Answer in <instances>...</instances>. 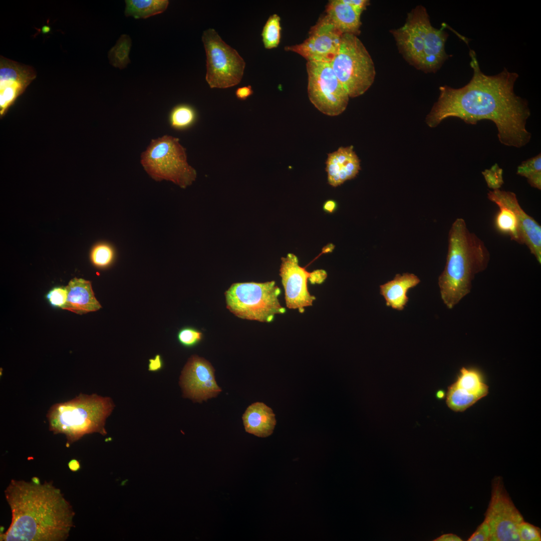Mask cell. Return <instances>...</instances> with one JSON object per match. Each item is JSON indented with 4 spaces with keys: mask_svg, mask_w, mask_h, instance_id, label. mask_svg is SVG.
I'll return each instance as SVG.
<instances>
[{
    "mask_svg": "<svg viewBox=\"0 0 541 541\" xmlns=\"http://www.w3.org/2000/svg\"><path fill=\"white\" fill-rule=\"evenodd\" d=\"M469 56L473 69L471 80L458 89L440 87L439 98L427 116L426 123L435 127L451 117L472 125L489 120L495 124L501 143L517 148L524 146L531 138L525 128L530 112L526 100L514 92L518 75L505 68L496 75H485L480 69L475 52L470 50Z\"/></svg>",
    "mask_w": 541,
    "mask_h": 541,
    "instance_id": "1",
    "label": "cell"
},
{
    "mask_svg": "<svg viewBox=\"0 0 541 541\" xmlns=\"http://www.w3.org/2000/svg\"><path fill=\"white\" fill-rule=\"evenodd\" d=\"M12 512L5 541H63L74 526L75 512L52 483L12 480L5 491Z\"/></svg>",
    "mask_w": 541,
    "mask_h": 541,
    "instance_id": "2",
    "label": "cell"
},
{
    "mask_svg": "<svg viewBox=\"0 0 541 541\" xmlns=\"http://www.w3.org/2000/svg\"><path fill=\"white\" fill-rule=\"evenodd\" d=\"M490 258L484 241L469 230L463 218L456 219L449 231L446 264L438 281L448 309L470 292L475 276L487 268Z\"/></svg>",
    "mask_w": 541,
    "mask_h": 541,
    "instance_id": "3",
    "label": "cell"
},
{
    "mask_svg": "<svg viewBox=\"0 0 541 541\" xmlns=\"http://www.w3.org/2000/svg\"><path fill=\"white\" fill-rule=\"evenodd\" d=\"M390 32L404 59L419 70L435 73L449 57L445 50L448 34L432 26L422 6L408 14L403 26Z\"/></svg>",
    "mask_w": 541,
    "mask_h": 541,
    "instance_id": "4",
    "label": "cell"
},
{
    "mask_svg": "<svg viewBox=\"0 0 541 541\" xmlns=\"http://www.w3.org/2000/svg\"><path fill=\"white\" fill-rule=\"evenodd\" d=\"M114 407L110 398L80 394L50 408L47 414L50 430L55 434L65 435L69 444L86 434L97 432L105 435L106 420Z\"/></svg>",
    "mask_w": 541,
    "mask_h": 541,
    "instance_id": "5",
    "label": "cell"
},
{
    "mask_svg": "<svg viewBox=\"0 0 541 541\" xmlns=\"http://www.w3.org/2000/svg\"><path fill=\"white\" fill-rule=\"evenodd\" d=\"M140 163L154 180L170 181L182 188L196 178V170L187 161L185 149L178 138L170 135L152 139L141 154Z\"/></svg>",
    "mask_w": 541,
    "mask_h": 541,
    "instance_id": "6",
    "label": "cell"
},
{
    "mask_svg": "<svg viewBox=\"0 0 541 541\" xmlns=\"http://www.w3.org/2000/svg\"><path fill=\"white\" fill-rule=\"evenodd\" d=\"M281 290L275 281L234 283L224 293L227 309L236 317L270 323L286 312L279 300Z\"/></svg>",
    "mask_w": 541,
    "mask_h": 541,
    "instance_id": "7",
    "label": "cell"
},
{
    "mask_svg": "<svg viewBox=\"0 0 541 541\" xmlns=\"http://www.w3.org/2000/svg\"><path fill=\"white\" fill-rule=\"evenodd\" d=\"M487 198L499 207L494 219L498 231L508 235L511 240L526 245L540 264L541 226L524 211L516 194L497 189L489 191Z\"/></svg>",
    "mask_w": 541,
    "mask_h": 541,
    "instance_id": "8",
    "label": "cell"
},
{
    "mask_svg": "<svg viewBox=\"0 0 541 541\" xmlns=\"http://www.w3.org/2000/svg\"><path fill=\"white\" fill-rule=\"evenodd\" d=\"M330 64L349 97L363 94L374 81L376 71L374 62L362 42L355 35H343L338 51Z\"/></svg>",
    "mask_w": 541,
    "mask_h": 541,
    "instance_id": "9",
    "label": "cell"
},
{
    "mask_svg": "<svg viewBox=\"0 0 541 541\" xmlns=\"http://www.w3.org/2000/svg\"><path fill=\"white\" fill-rule=\"evenodd\" d=\"M202 41L206 56L205 79L209 87L225 89L239 84L245 63L238 52L213 29L204 31Z\"/></svg>",
    "mask_w": 541,
    "mask_h": 541,
    "instance_id": "10",
    "label": "cell"
},
{
    "mask_svg": "<svg viewBox=\"0 0 541 541\" xmlns=\"http://www.w3.org/2000/svg\"><path fill=\"white\" fill-rule=\"evenodd\" d=\"M308 93L310 101L322 113L337 116L346 109L349 96L329 62H307Z\"/></svg>",
    "mask_w": 541,
    "mask_h": 541,
    "instance_id": "11",
    "label": "cell"
},
{
    "mask_svg": "<svg viewBox=\"0 0 541 541\" xmlns=\"http://www.w3.org/2000/svg\"><path fill=\"white\" fill-rule=\"evenodd\" d=\"M484 520L489 527L491 541H520L517 527L524 519L500 476H495L492 481L491 499Z\"/></svg>",
    "mask_w": 541,
    "mask_h": 541,
    "instance_id": "12",
    "label": "cell"
},
{
    "mask_svg": "<svg viewBox=\"0 0 541 541\" xmlns=\"http://www.w3.org/2000/svg\"><path fill=\"white\" fill-rule=\"evenodd\" d=\"M343 35L325 15L311 27L303 42L285 49L299 54L307 62L330 63L338 51Z\"/></svg>",
    "mask_w": 541,
    "mask_h": 541,
    "instance_id": "13",
    "label": "cell"
},
{
    "mask_svg": "<svg viewBox=\"0 0 541 541\" xmlns=\"http://www.w3.org/2000/svg\"><path fill=\"white\" fill-rule=\"evenodd\" d=\"M280 276L287 308L303 313L305 308L313 305L316 297L310 294L307 285L311 273L299 265L296 255L290 253L282 257Z\"/></svg>",
    "mask_w": 541,
    "mask_h": 541,
    "instance_id": "14",
    "label": "cell"
},
{
    "mask_svg": "<svg viewBox=\"0 0 541 541\" xmlns=\"http://www.w3.org/2000/svg\"><path fill=\"white\" fill-rule=\"evenodd\" d=\"M184 397L201 402L216 397L221 391L214 377V369L203 358L191 356L185 365L180 377Z\"/></svg>",
    "mask_w": 541,
    "mask_h": 541,
    "instance_id": "15",
    "label": "cell"
},
{
    "mask_svg": "<svg viewBox=\"0 0 541 541\" xmlns=\"http://www.w3.org/2000/svg\"><path fill=\"white\" fill-rule=\"evenodd\" d=\"M36 77L30 66L20 64L1 56L0 111L3 114L17 97Z\"/></svg>",
    "mask_w": 541,
    "mask_h": 541,
    "instance_id": "16",
    "label": "cell"
},
{
    "mask_svg": "<svg viewBox=\"0 0 541 541\" xmlns=\"http://www.w3.org/2000/svg\"><path fill=\"white\" fill-rule=\"evenodd\" d=\"M326 163L328 183L334 187L354 178L361 169L360 160L352 146L340 147L328 154Z\"/></svg>",
    "mask_w": 541,
    "mask_h": 541,
    "instance_id": "17",
    "label": "cell"
},
{
    "mask_svg": "<svg viewBox=\"0 0 541 541\" xmlns=\"http://www.w3.org/2000/svg\"><path fill=\"white\" fill-rule=\"evenodd\" d=\"M66 288L68 297L62 309L82 315L97 311L101 308L100 304L95 297L90 281L75 278L70 281Z\"/></svg>",
    "mask_w": 541,
    "mask_h": 541,
    "instance_id": "18",
    "label": "cell"
},
{
    "mask_svg": "<svg viewBox=\"0 0 541 541\" xmlns=\"http://www.w3.org/2000/svg\"><path fill=\"white\" fill-rule=\"evenodd\" d=\"M326 13L342 34L356 36L360 34L362 13L345 0L330 1L326 7Z\"/></svg>",
    "mask_w": 541,
    "mask_h": 541,
    "instance_id": "19",
    "label": "cell"
},
{
    "mask_svg": "<svg viewBox=\"0 0 541 541\" xmlns=\"http://www.w3.org/2000/svg\"><path fill=\"white\" fill-rule=\"evenodd\" d=\"M245 431L259 437H266L273 433L276 424L273 410L262 402L249 406L242 416Z\"/></svg>",
    "mask_w": 541,
    "mask_h": 541,
    "instance_id": "20",
    "label": "cell"
},
{
    "mask_svg": "<svg viewBox=\"0 0 541 541\" xmlns=\"http://www.w3.org/2000/svg\"><path fill=\"white\" fill-rule=\"evenodd\" d=\"M420 282L413 274H397L394 278L380 286V294L384 298L387 306L402 311L408 301V291Z\"/></svg>",
    "mask_w": 541,
    "mask_h": 541,
    "instance_id": "21",
    "label": "cell"
},
{
    "mask_svg": "<svg viewBox=\"0 0 541 541\" xmlns=\"http://www.w3.org/2000/svg\"><path fill=\"white\" fill-rule=\"evenodd\" d=\"M456 387L467 393L483 398L488 392V387L483 382V376L477 369L462 367L455 382Z\"/></svg>",
    "mask_w": 541,
    "mask_h": 541,
    "instance_id": "22",
    "label": "cell"
},
{
    "mask_svg": "<svg viewBox=\"0 0 541 541\" xmlns=\"http://www.w3.org/2000/svg\"><path fill=\"white\" fill-rule=\"evenodd\" d=\"M125 15L135 19H146L164 12L169 4L167 0H127Z\"/></svg>",
    "mask_w": 541,
    "mask_h": 541,
    "instance_id": "23",
    "label": "cell"
},
{
    "mask_svg": "<svg viewBox=\"0 0 541 541\" xmlns=\"http://www.w3.org/2000/svg\"><path fill=\"white\" fill-rule=\"evenodd\" d=\"M197 114L191 106L181 104L172 108L169 115V121L172 128L183 130L191 127L196 122Z\"/></svg>",
    "mask_w": 541,
    "mask_h": 541,
    "instance_id": "24",
    "label": "cell"
},
{
    "mask_svg": "<svg viewBox=\"0 0 541 541\" xmlns=\"http://www.w3.org/2000/svg\"><path fill=\"white\" fill-rule=\"evenodd\" d=\"M481 398L480 396L463 391L452 384L448 388L446 404L453 411L462 412Z\"/></svg>",
    "mask_w": 541,
    "mask_h": 541,
    "instance_id": "25",
    "label": "cell"
},
{
    "mask_svg": "<svg viewBox=\"0 0 541 541\" xmlns=\"http://www.w3.org/2000/svg\"><path fill=\"white\" fill-rule=\"evenodd\" d=\"M131 47V40L129 36L122 35L108 53L110 64L120 69L125 68L130 62L129 54Z\"/></svg>",
    "mask_w": 541,
    "mask_h": 541,
    "instance_id": "26",
    "label": "cell"
},
{
    "mask_svg": "<svg viewBox=\"0 0 541 541\" xmlns=\"http://www.w3.org/2000/svg\"><path fill=\"white\" fill-rule=\"evenodd\" d=\"M517 174L525 177L529 185L537 189H541V155L540 153L523 161L517 167Z\"/></svg>",
    "mask_w": 541,
    "mask_h": 541,
    "instance_id": "27",
    "label": "cell"
},
{
    "mask_svg": "<svg viewBox=\"0 0 541 541\" xmlns=\"http://www.w3.org/2000/svg\"><path fill=\"white\" fill-rule=\"evenodd\" d=\"M281 18L277 14L271 15L266 21L261 32L264 48L272 49L278 47L281 38Z\"/></svg>",
    "mask_w": 541,
    "mask_h": 541,
    "instance_id": "28",
    "label": "cell"
},
{
    "mask_svg": "<svg viewBox=\"0 0 541 541\" xmlns=\"http://www.w3.org/2000/svg\"><path fill=\"white\" fill-rule=\"evenodd\" d=\"M115 257L114 248L106 242H99L92 248L90 257L92 263L98 268H106L110 265Z\"/></svg>",
    "mask_w": 541,
    "mask_h": 541,
    "instance_id": "29",
    "label": "cell"
},
{
    "mask_svg": "<svg viewBox=\"0 0 541 541\" xmlns=\"http://www.w3.org/2000/svg\"><path fill=\"white\" fill-rule=\"evenodd\" d=\"M203 334L196 328L185 327L181 328L177 333V339L184 347L190 348L198 345L202 340Z\"/></svg>",
    "mask_w": 541,
    "mask_h": 541,
    "instance_id": "30",
    "label": "cell"
},
{
    "mask_svg": "<svg viewBox=\"0 0 541 541\" xmlns=\"http://www.w3.org/2000/svg\"><path fill=\"white\" fill-rule=\"evenodd\" d=\"M482 174L488 188L492 190L499 189L504 183L503 170L495 163L489 169H485Z\"/></svg>",
    "mask_w": 541,
    "mask_h": 541,
    "instance_id": "31",
    "label": "cell"
},
{
    "mask_svg": "<svg viewBox=\"0 0 541 541\" xmlns=\"http://www.w3.org/2000/svg\"><path fill=\"white\" fill-rule=\"evenodd\" d=\"M517 534L520 541L541 540L540 528L524 520L519 524L517 527Z\"/></svg>",
    "mask_w": 541,
    "mask_h": 541,
    "instance_id": "32",
    "label": "cell"
},
{
    "mask_svg": "<svg viewBox=\"0 0 541 541\" xmlns=\"http://www.w3.org/2000/svg\"><path fill=\"white\" fill-rule=\"evenodd\" d=\"M68 297V291L65 288L57 287L51 290L47 298L51 305L61 309L65 306Z\"/></svg>",
    "mask_w": 541,
    "mask_h": 541,
    "instance_id": "33",
    "label": "cell"
},
{
    "mask_svg": "<svg viewBox=\"0 0 541 541\" xmlns=\"http://www.w3.org/2000/svg\"><path fill=\"white\" fill-rule=\"evenodd\" d=\"M467 540L490 541L489 527L485 520L477 527L476 530L469 537Z\"/></svg>",
    "mask_w": 541,
    "mask_h": 541,
    "instance_id": "34",
    "label": "cell"
},
{
    "mask_svg": "<svg viewBox=\"0 0 541 541\" xmlns=\"http://www.w3.org/2000/svg\"><path fill=\"white\" fill-rule=\"evenodd\" d=\"M237 99L245 100L253 94V90L250 85L238 88L235 92Z\"/></svg>",
    "mask_w": 541,
    "mask_h": 541,
    "instance_id": "35",
    "label": "cell"
},
{
    "mask_svg": "<svg viewBox=\"0 0 541 541\" xmlns=\"http://www.w3.org/2000/svg\"><path fill=\"white\" fill-rule=\"evenodd\" d=\"M327 277V274L324 270H316L311 273L309 280L311 284H321Z\"/></svg>",
    "mask_w": 541,
    "mask_h": 541,
    "instance_id": "36",
    "label": "cell"
},
{
    "mask_svg": "<svg viewBox=\"0 0 541 541\" xmlns=\"http://www.w3.org/2000/svg\"><path fill=\"white\" fill-rule=\"evenodd\" d=\"M348 4L350 5L361 13L365 11L370 5V1L368 0H345Z\"/></svg>",
    "mask_w": 541,
    "mask_h": 541,
    "instance_id": "37",
    "label": "cell"
},
{
    "mask_svg": "<svg viewBox=\"0 0 541 541\" xmlns=\"http://www.w3.org/2000/svg\"><path fill=\"white\" fill-rule=\"evenodd\" d=\"M434 541H462V540L457 535L452 533H447L441 535L434 540Z\"/></svg>",
    "mask_w": 541,
    "mask_h": 541,
    "instance_id": "38",
    "label": "cell"
},
{
    "mask_svg": "<svg viewBox=\"0 0 541 541\" xmlns=\"http://www.w3.org/2000/svg\"><path fill=\"white\" fill-rule=\"evenodd\" d=\"M337 207L336 202L333 200H328L326 201L323 205L324 210L328 212H333Z\"/></svg>",
    "mask_w": 541,
    "mask_h": 541,
    "instance_id": "39",
    "label": "cell"
},
{
    "mask_svg": "<svg viewBox=\"0 0 541 541\" xmlns=\"http://www.w3.org/2000/svg\"><path fill=\"white\" fill-rule=\"evenodd\" d=\"M161 366V362L159 356H157L155 359L150 360L149 364L150 370H156L159 369Z\"/></svg>",
    "mask_w": 541,
    "mask_h": 541,
    "instance_id": "40",
    "label": "cell"
},
{
    "mask_svg": "<svg viewBox=\"0 0 541 541\" xmlns=\"http://www.w3.org/2000/svg\"><path fill=\"white\" fill-rule=\"evenodd\" d=\"M437 395L438 398H441L444 397V393H443V391H439L438 392V393L437 394Z\"/></svg>",
    "mask_w": 541,
    "mask_h": 541,
    "instance_id": "41",
    "label": "cell"
}]
</instances>
